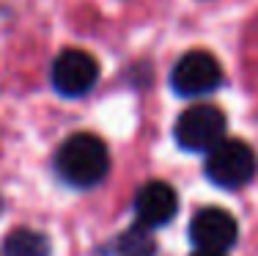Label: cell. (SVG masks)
<instances>
[{"label":"cell","instance_id":"30bf717a","mask_svg":"<svg viewBox=\"0 0 258 256\" xmlns=\"http://www.w3.org/2000/svg\"><path fill=\"white\" fill-rule=\"evenodd\" d=\"M192 256H225V251H204V248H195Z\"/></svg>","mask_w":258,"mask_h":256},{"label":"cell","instance_id":"5b68a950","mask_svg":"<svg viewBox=\"0 0 258 256\" xmlns=\"http://www.w3.org/2000/svg\"><path fill=\"white\" fill-rule=\"evenodd\" d=\"M99 80V64L85 50H63L52 64V85L63 96H85Z\"/></svg>","mask_w":258,"mask_h":256},{"label":"cell","instance_id":"9c48e42d","mask_svg":"<svg viewBox=\"0 0 258 256\" xmlns=\"http://www.w3.org/2000/svg\"><path fill=\"white\" fill-rule=\"evenodd\" d=\"M3 256H50V240L33 229H14L3 242Z\"/></svg>","mask_w":258,"mask_h":256},{"label":"cell","instance_id":"3957f363","mask_svg":"<svg viewBox=\"0 0 258 256\" xmlns=\"http://www.w3.org/2000/svg\"><path fill=\"white\" fill-rule=\"evenodd\" d=\"M225 135V116L214 105L187 108L173 127V138L184 151H209Z\"/></svg>","mask_w":258,"mask_h":256},{"label":"cell","instance_id":"8992f818","mask_svg":"<svg viewBox=\"0 0 258 256\" xmlns=\"http://www.w3.org/2000/svg\"><path fill=\"white\" fill-rule=\"evenodd\" d=\"M189 240L195 248H204V251H228L239 240V223L231 212L220 207H206L195 212L189 223Z\"/></svg>","mask_w":258,"mask_h":256},{"label":"cell","instance_id":"6da1fadb","mask_svg":"<svg viewBox=\"0 0 258 256\" xmlns=\"http://www.w3.org/2000/svg\"><path fill=\"white\" fill-rule=\"evenodd\" d=\"M55 168L60 179L69 182L72 187H94L110 171L107 146L91 132H77L60 143L55 155Z\"/></svg>","mask_w":258,"mask_h":256},{"label":"cell","instance_id":"52a82bcc","mask_svg":"<svg viewBox=\"0 0 258 256\" xmlns=\"http://www.w3.org/2000/svg\"><path fill=\"white\" fill-rule=\"evenodd\" d=\"M179 212V196L168 182H146L135 196V218L149 229L165 226Z\"/></svg>","mask_w":258,"mask_h":256},{"label":"cell","instance_id":"7a4b0ae2","mask_svg":"<svg viewBox=\"0 0 258 256\" xmlns=\"http://www.w3.org/2000/svg\"><path fill=\"white\" fill-rule=\"evenodd\" d=\"M255 174V151L239 138H223L206 151V176L223 190L247 185Z\"/></svg>","mask_w":258,"mask_h":256},{"label":"cell","instance_id":"277c9868","mask_svg":"<svg viewBox=\"0 0 258 256\" xmlns=\"http://www.w3.org/2000/svg\"><path fill=\"white\" fill-rule=\"evenodd\" d=\"M223 83V69L217 58L206 50H189L176 61L170 72V85L179 96H204Z\"/></svg>","mask_w":258,"mask_h":256},{"label":"cell","instance_id":"ba28073f","mask_svg":"<svg viewBox=\"0 0 258 256\" xmlns=\"http://www.w3.org/2000/svg\"><path fill=\"white\" fill-rule=\"evenodd\" d=\"M115 256H154L157 253V240L151 234L149 226L143 223H135L126 231H121L118 240L113 245Z\"/></svg>","mask_w":258,"mask_h":256}]
</instances>
